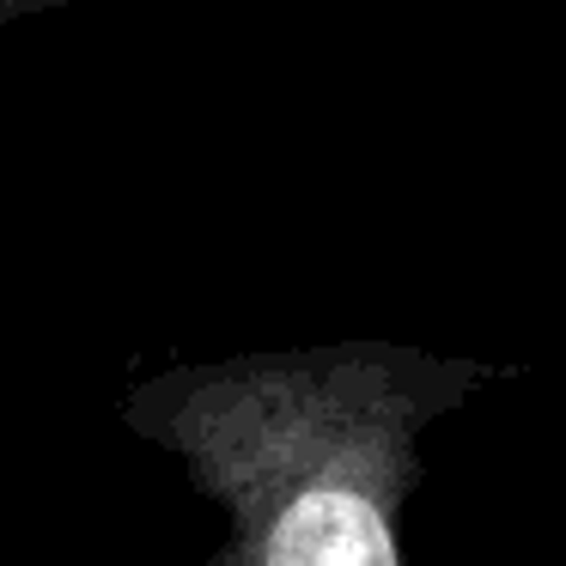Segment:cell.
I'll return each instance as SVG.
<instances>
[{
    "label": "cell",
    "instance_id": "1",
    "mask_svg": "<svg viewBox=\"0 0 566 566\" xmlns=\"http://www.w3.org/2000/svg\"><path fill=\"white\" fill-rule=\"evenodd\" d=\"M50 7H74V0H0V19H31L50 13Z\"/></svg>",
    "mask_w": 566,
    "mask_h": 566
}]
</instances>
